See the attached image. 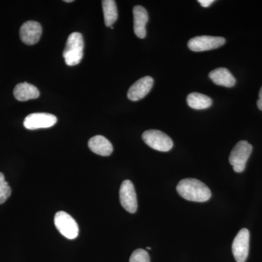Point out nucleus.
<instances>
[{
    "label": "nucleus",
    "instance_id": "nucleus-1",
    "mask_svg": "<svg viewBox=\"0 0 262 262\" xmlns=\"http://www.w3.org/2000/svg\"><path fill=\"white\" fill-rule=\"evenodd\" d=\"M179 195L192 202L208 201L211 198V192L204 183L196 179H184L179 182L177 187Z\"/></svg>",
    "mask_w": 262,
    "mask_h": 262
},
{
    "label": "nucleus",
    "instance_id": "nucleus-2",
    "mask_svg": "<svg viewBox=\"0 0 262 262\" xmlns=\"http://www.w3.org/2000/svg\"><path fill=\"white\" fill-rule=\"evenodd\" d=\"M84 39L79 32H73L67 39L63 53L66 63L70 67L79 64L83 57Z\"/></svg>",
    "mask_w": 262,
    "mask_h": 262
},
{
    "label": "nucleus",
    "instance_id": "nucleus-3",
    "mask_svg": "<svg viewBox=\"0 0 262 262\" xmlns=\"http://www.w3.org/2000/svg\"><path fill=\"white\" fill-rule=\"evenodd\" d=\"M252 150V145L246 141H239L234 146L229 158V163L233 167L234 171L237 173L244 171Z\"/></svg>",
    "mask_w": 262,
    "mask_h": 262
},
{
    "label": "nucleus",
    "instance_id": "nucleus-4",
    "mask_svg": "<svg viewBox=\"0 0 262 262\" xmlns=\"http://www.w3.org/2000/svg\"><path fill=\"white\" fill-rule=\"evenodd\" d=\"M142 139L146 145L160 151H168L173 148L172 139L165 133L158 130H146L143 134Z\"/></svg>",
    "mask_w": 262,
    "mask_h": 262
},
{
    "label": "nucleus",
    "instance_id": "nucleus-5",
    "mask_svg": "<svg viewBox=\"0 0 262 262\" xmlns=\"http://www.w3.org/2000/svg\"><path fill=\"white\" fill-rule=\"evenodd\" d=\"M54 224L63 237L73 239L78 236V225L69 213L64 211L57 212L54 217Z\"/></svg>",
    "mask_w": 262,
    "mask_h": 262
},
{
    "label": "nucleus",
    "instance_id": "nucleus-6",
    "mask_svg": "<svg viewBox=\"0 0 262 262\" xmlns=\"http://www.w3.org/2000/svg\"><path fill=\"white\" fill-rule=\"evenodd\" d=\"M226 42L224 37L200 36L192 38L188 42V48L192 51L203 52L211 51L222 47Z\"/></svg>",
    "mask_w": 262,
    "mask_h": 262
},
{
    "label": "nucleus",
    "instance_id": "nucleus-7",
    "mask_svg": "<svg viewBox=\"0 0 262 262\" xmlns=\"http://www.w3.org/2000/svg\"><path fill=\"white\" fill-rule=\"evenodd\" d=\"M250 233L247 229H241L232 243V253L237 262H246L249 253Z\"/></svg>",
    "mask_w": 262,
    "mask_h": 262
},
{
    "label": "nucleus",
    "instance_id": "nucleus-8",
    "mask_svg": "<svg viewBox=\"0 0 262 262\" xmlns=\"http://www.w3.org/2000/svg\"><path fill=\"white\" fill-rule=\"evenodd\" d=\"M120 201L121 206L129 213H134L137 211V196L134 184L130 180L124 181L120 186Z\"/></svg>",
    "mask_w": 262,
    "mask_h": 262
},
{
    "label": "nucleus",
    "instance_id": "nucleus-9",
    "mask_svg": "<svg viewBox=\"0 0 262 262\" xmlns=\"http://www.w3.org/2000/svg\"><path fill=\"white\" fill-rule=\"evenodd\" d=\"M57 117L48 113H32L26 117L24 125L28 130H37L53 127L57 122Z\"/></svg>",
    "mask_w": 262,
    "mask_h": 262
},
{
    "label": "nucleus",
    "instance_id": "nucleus-10",
    "mask_svg": "<svg viewBox=\"0 0 262 262\" xmlns=\"http://www.w3.org/2000/svg\"><path fill=\"white\" fill-rule=\"evenodd\" d=\"M40 24L34 20L25 22L20 29V37L24 44L33 46L37 44L42 35Z\"/></svg>",
    "mask_w": 262,
    "mask_h": 262
},
{
    "label": "nucleus",
    "instance_id": "nucleus-11",
    "mask_svg": "<svg viewBox=\"0 0 262 262\" xmlns=\"http://www.w3.org/2000/svg\"><path fill=\"white\" fill-rule=\"evenodd\" d=\"M152 77L149 76L142 77L133 84L127 92V98L132 101H137L145 97L152 89Z\"/></svg>",
    "mask_w": 262,
    "mask_h": 262
},
{
    "label": "nucleus",
    "instance_id": "nucleus-12",
    "mask_svg": "<svg viewBox=\"0 0 262 262\" xmlns=\"http://www.w3.org/2000/svg\"><path fill=\"white\" fill-rule=\"evenodd\" d=\"M134 30L138 37L144 39L146 35V25L149 20L147 11L144 7L136 5L133 9Z\"/></svg>",
    "mask_w": 262,
    "mask_h": 262
},
{
    "label": "nucleus",
    "instance_id": "nucleus-13",
    "mask_svg": "<svg viewBox=\"0 0 262 262\" xmlns=\"http://www.w3.org/2000/svg\"><path fill=\"white\" fill-rule=\"evenodd\" d=\"M89 147L95 154L107 157L113 151V144L106 138L102 136H96L89 141Z\"/></svg>",
    "mask_w": 262,
    "mask_h": 262
},
{
    "label": "nucleus",
    "instance_id": "nucleus-14",
    "mask_svg": "<svg viewBox=\"0 0 262 262\" xmlns=\"http://www.w3.org/2000/svg\"><path fill=\"white\" fill-rule=\"evenodd\" d=\"M211 80L217 85L224 86V87L232 88L236 83V80L234 76L227 69H215L209 73Z\"/></svg>",
    "mask_w": 262,
    "mask_h": 262
},
{
    "label": "nucleus",
    "instance_id": "nucleus-15",
    "mask_svg": "<svg viewBox=\"0 0 262 262\" xmlns=\"http://www.w3.org/2000/svg\"><path fill=\"white\" fill-rule=\"evenodd\" d=\"M13 95L18 101H27L39 97V91L33 84L23 82L15 86Z\"/></svg>",
    "mask_w": 262,
    "mask_h": 262
},
{
    "label": "nucleus",
    "instance_id": "nucleus-16",
    "mask_svg": "<svg viewBox=\"0 0 262 262\" xmlns=\"http://www.w3.org/2000/svg\"><path fill=\"white\" fill-rule=\"evenodd\" d=\"M187 102L189 107L199 110L209 108L213 101L211 98L206 95L199 93H192L188 95Z\"/></svg>",
    "mask_w": 262,
    "mask_h": 262
},
{
    "label": "nucleus",
    "instance_id": "nucleus-17",
    "mask_svg": "<svg viewBox=\"0 0 262 262\" xmlns=\"http://www.w3.org/2000/svg\"><path fill=\"white\" fill-rule=\"evenodd\" d=\"M102 7L105 24L111 27L118 18L116 3L114 0H103Z\"/></svg>",
    "mask_w": 262,
    "mask_h": 262
},
{
    "label": "nucleus",
    "instance_id": "nucleus-18",
    "mask_svg": "<svg viewBox=\"0 0 262 262\" xmlns=\"http://www.w3.org/2000/svg\"><path fill=\"white\" fill-rule=\"evenodd\" d=\"M11 194V188L5 181L4 174L0 172V204L5 203Z\"/></svg>",
    "mask_w": 262,
    "mask_h": 262
},
{
    "label": "nucleus",
    "instance_id": "nucleus-19",
    "mask_svg": "<svg viewBox=\"0 0 262 262\" xmlns=\"http://www.w3.org/2000/svg\"><path fill=\"white\" fill-rule=\"evenodd\" d=\"M129 262H150L149 253L141 248L136 250L131 254Z\"/></svg>",
    "mask_w": 262,
    "mask_h": 262
},
{
    "label": "nucleus",
    "instance_id": "nucleus-20",
    "mask_svg": "<svg viewBox=\"0 0 262 262\" xmlns=\"http://www.w3.org/2000/svg\"><path fill=\"white\" fill-rule=\"evenodd\" d=\"M198 3H199L203 8H208L210 5H211L214 3V0H198Z\"/></svg>",
    "mask_w": 262,
    "mask_h": 262
},
{
    "label": "nucleus",
    "instance_id": "nucleus-21",
    "mask_svg": "<svg viewBox=\"0 0 262 262\" xmlns=\"http://www.w3.org/2000/svg\"><path fill=\"white\" fill-rule=\"evenodd\" d=\"M258 96H259V98H258V100L257 101V106L258 108L262 111V87L261 90H260Z\"/></svg>",
    "mask_w": 262,
    "mask_h": 262
},
{
    "label": "nucleus",
    "instance_id": "nucleus-22",
    "mask_svg": "<svg viewBox=\"0 0 262 262\" xmlns=\"http://www.w3.org/2000/svg\"><path fill=\"white\" fill-rule=\"evenodd\" d=\"M66 3H72V2H73V0H65Z\"/></svg>",
    "mask_w": 262,
    "mask_h": 262
}]
</instances>
